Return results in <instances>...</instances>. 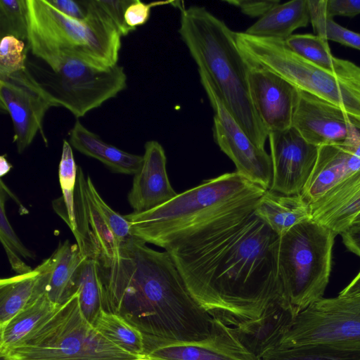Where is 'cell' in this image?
I'll use <instances>...</instances> for the list:
<instances>
[{
    "instance_id": "cell-2",
    "label": "cell",
    "mask_w": 360,
    "mask_h": 360,
    "mask_svg": "<svg viewBox=\"0 0 360 360\" xmlns=\"http://www.w3.org/2000/svg\"><path fill=\"white\" fill-rule=\"evenodd\" d=\"M134 237L115 255L97 258L103 309L137 328L145 339H208L214 319L195 301L167 251Z\"/></svg>"
},
{
    "instance_id": "cell-20",
    "label": "cell",
    "mask_w": 360,
    "mask_h": 360,
    "mask_svg": "<svg viewBox=\"0 0 360 360\" xmlns=\"http://www.w3.org/2000/svg\"><path fill=\"white\" fill-rule=\"evenodd\" d=\"M360 169V141L319 147L314 170L301 195L310 205Z\"/></svg>"
},
{
    "instance_id": "cell-8",
    "label": "cell",
    "mask_w": 360,
    "mask_h": 360,
    "mask_svg": "<svg viewBox=\"0 0 360 360\" xmlns=\"http://www.w3.org/2000/svg\"><path fill=\"white\" fill-rule=\"evenodd\" d=\"M335 237L330 229L310 219L278 238V274L297 314L323 298L331 272Z\"/></svg>"
},
{
    "instance_id": "cell-11",
    "label": "cell",
    "mask_w": 360,
    "mask_h": 360,
    "mask_svg": "<svg viewBox=\"0 0 360 360\" xmlns=\"http://www.w3.org/2000/svg\"><path fill=\"white\" fill-rule=\"evenodd\" d=\"M75 202V237L82 255L96 259L115 255L120 246L117 240L129 234V223L104 201L90 176L85 177L78 166Z\"/></svg>"
},
{
    "instance_id": "cell-38",
    "label": "cell",
    "mask_w": 360,
    "mask_h": 360,
    "mask_svg": "<svg viewBox=\"0 0 360 360\" xmlns=\"http://www.w3.org/2000/svg\"><path fill=\"white\" fill-rule=\"evenodd\" d=\"M174 2L167 1L145 4L139 0H133L132 3L126 9L124 13L125 22L129 27L136 30V27L142 25L148 21L153 7L173 4Z\"/></svg>"
},
{
    "instance_id": "cell-40",
    "label": "cell",
    "mask_w": 360,
    "mask_h": 360,
    "mask_svg": "<svg viewBox=\"0 0 360 360\" xmlns=\"http://www.w3.org/2000/svg\"><path fill=\"white\" fill-rule=\"evenodd\" d=\"M224 2L240 8L241 11L250 17H262L271 8L280 4L279 0H227Z\"/></svg>"
},
{
    "instance_id": "cell-26",
    "label": "cell",
    "mask_w": 360,
    "mask_h": 360,
    "mask_svg": "<svg viewBox=\"0 0 360 360\" xmlns=\"http://www.w3.org/2000/svg\"><path fill=\"white\" fill-rule=\"evenodd\" d=\"M60 305L43 292L0 327V353L19 345L30 333L51 316Z\"/></svg>"
},
{
    "instance_id": "cell-6",
    "label": "cell",
    "mask_w": 360,
    "mask_h": 360,
    "mask_svg": "<svg viewBox=\"0 0 360 360\" xmlns=\"http://www.w3.org/2000/svg\"><path fill=\"white\" fill-rule=\"evenodd\" d=\"M238 48L252 65L278 75L297 89L360 116V67L345 60L328 70L301 57L285 41L236 32Z\"/></svg>"
},
{
    "instance_id": "cell-29",
    "label": "cell",
    "mask_w": 360,
    "mask_h": 360,
    "mask_svg": "<svg viewBox=\"0 0 360 360\" xmlns=\"http://www.w3.org/2000/svg\"><path fill=\"white\" fill-rule=\"evenodd\" d=\"M58 176L62 191L63 204H53V208L65 221L73 235L77 233V221L75 214V195L77 178V166L76 165L72 146L69 141L63 140L62 154L58 166Z\"/></svg>"
},
{
    "instance_id": "cell-14",
    "label": "cell",
    "mask_w": 360,
    "mask_h": 360,
    "mask_svg": "<svg viewBox=\"0 0 360 360\" xmlns=\"http://www.w3.org/2000/svg\"><path fill=\"white\" fill-rule=\"evenodd\" d=\"M292 127L317 147L360 141L359 115L300 90Z\"/></svg>"
},
{
    "instance_id": "cell-12",
    "label": "cell",
    "mask_w": 360,
    "mask_h": 360,
    "mask_svg": "<svg viewBox=\"0 0 360 360\" xmlns=\"http://www.w3.org/2000/svg\"><path fill=\"white\" fill-rule=\"evenodd\" d=\"M201 84L214 110V138L220 149L233 162L236 172L265 190L271 185L270 155L255 145L240 127L224 102L208 74L198 69Z\"/></svg>"
},
{
    "instance_id": "cell-19",
    "label": "cell",
    "mask_w": 360,
    "mask_h": 360,
    "mask_svg": "<svg viewBox=\"0 0 360 360\" xmlns=\"http://www.w3.org/2000/svg\"><path fill=\"white\" fill-rule=\"evenodd\" d=\"M297 315L287 297L268 305L261 316L233 328L244 347L259 359L277 348Z\"/></svg>"
},
{
    "instance_id": "cell-43",
    "label": "cell",
    "mask_w": 360,
    "mask_h": 360,
    "mask_svg": "<svg viewBox=\"0 0 360 360\" xmlns=\"http://www.w3.org/2000/svg\"><path fill=\"white\" fill-rule=\"evenodd\" d=\"M11 269L18 274H23L32 271L33 269L31 266L23 262L20 256L17 254L8 250H5Z\"/></svg>"
},
{
    "instance_id": "cell-42",
    "label": "cell",
    "mask_w": 360,
    "mask_h": 360,
    "mask_svg": "<svg viewBox=\"0 0 360 360\" xmlns=\"http://www.w3.org/2000/svg\"><path fill=\"white\" fill-rule=\"evenodd\" d=\"M340 235L345 247L360 257V224L349 226Z\"/></svg>"
},
{
    "instance_id": "cell-28",
    "label": "cell",
    "mask_w": 360,
    "mask_h": 360,
    "mask_svg": "<svg viewBox=\"0 0 360 360\" xmlns=\"http://www.w3.org/2000/svg\"><path fill=\"white\" fill-rule=\"evenodd\" d=\"M93 325L106 339L122 349L139 356H146L143 333L122 316L102 309Z\"/></svg>"
},
{
    "instance_id": "cell-30",
    "label": "cell",
    "mask_w": 360,
    "mask_h": 360,
    "mask_svg": "<svg viewBox=\"0 0 360 360\" xmlns=\"http://www.w3.org/2000/svg\"><path fill=\"white\" fill-rule=\"evenodd\" d=\"M77 293L81 311L93 324L103 309L98 264L96 258L86 257L83 261L77 277Z\"/></svg>"
},
{
    "instance_id": "cell-18",
    "label": "cell",
    "mask_w": 360,
    "mask_h": 360,
    "mask_svg": "<svg viewBox=\"0 0 360 360\" xmlns=\"http://www.w3.org/2000/svg\"><path fill=\"white\" fill-rule=\"evenodd\" d=\"M166 162L162 145L153 140L147 141L141 165L134 174L127 195L133 212L141 213L153 210L177 195L169 181Z\"/></svg>"
},
{
    "instance_id": "cell-25",
    "label": "cell",
    "mask_w": 360,
    "mask_h": 360,
    "mask_svg": "<svg viewBox=\"0 0 360 360\" xmlns=\"http://www.w3.org/2000/svg\"><path fill=\"white\" fill-rule=\"evenodd\" d=\"M309 21L308 0H293L274 6L245 32L285 41L295 30L307 26Z\"/></svg>"
},
{
    "instance_id": "cell-37",
    "label": "cell",
    "mask_w": 360,
    "mask_h": 360,
    "mask_svg": "<svg viewBox=\"0 0 360 360\" xmlns=\"http://www.w3.org/2000/svg\"><path fill=\"white\" fill-rule=\"evenodd\" d=\"M98 6L110 18L121 37L127 36L135 30L129 27L124 20L127 8L133 0H96Z\"/></svg>"
},
{
    "instance_id": "cell-24",
    "label": "cell",
    "mask_w": 360,
    "mask_h": 360,
    "mask_svg": "<svg viewBox=\"0 0 360 360\" xmlns=\"http://www.w3.org/2000/svg\"><path fill=\"white\" fill-rule=\"evenodd\" d=\"M254 212L279 236L311 219L309 206L300 194L285 195L269 189L262 196Z\"/></svg>"
},
{
    "instance_id": "cell-27",
    "label": "cell",
    "mask_w": 360,
    "mask_h": 360,
    "mask_svg": "<svg viewBox=\"0 0 360 360\" xmlns=\"http://www.w3.org/2000/svg\"><path fill=\"white\" fill-rule=\"evenodd\" d=\"M261 360H360V347L319 343L291 347H277Z\"/></svg>"
},
{
    "instance_id": "cell-33",
    "label": "cell",
    "mask_w": 360,
    "mask_h": 360,
    "mask_svg": "<svg viewBox=\"0 0 360 360\" xmlns=\"http://www.w3.org/2000/svg\"><path fill=\"white\" fill-rule=\"evenodd\" d=\"M0 34L27 41L26 0H0Z\"/></svg>"
},
{
    "instance_id": "cell-10",
    "label": "cell",
    "mask_w": 360,
    "mask_h": 360,
    "mask_svg": "<svg viewBox=\"0 0 360 360\" xmlns=\"http://www.w3.org/2000/svg\"><path fill=\"white\" fill-rule=\"evenodd\" d=\"M319 343L360 347V295L321 298L300 311L278 347Z\"/></svg>"
},
{
    "instance_id": "cell-35",
    "label": "cell",
    "mask_w": 360,
    "mask_h": 360,
    "mask_svg": "<svg viewBox=\"0 0 360 360\" xmlns=\"http://www.w3.org/2000/svg\"><path fill=\"white\" fill-rule=\"evenodd\" d=\"M360 212V188L318 223L330 229L336 236L351 226Z\"/></svg>"
},
{
    "instance_id": "cell-48",
    "label": "cell",
    "mask_w": 360,
    "mask_h": 360,
    "mask_svg": "<svg viewBox=\"0 0 360 360\" xmlns=\"http://www.w3.org/2000/svg\"><path fill=\"white\" fill-rule=\"evenodd\" d=\"M134 360H150L147 356H144Z\"/></svg>"
},
{
    "instance_id": "cell-16",
    "label": "cell",
    "mask_w": 360,
    "mask_h": 360,
    "mask_svg": "<svg viewBox=\"0 0 360 360\" xmlns=\"http://www.w3.org/2000/svg\"><path fill=\"white\" fill-rule=\"evenodd\" d=\"M145 355L150 360H261L244 347L233 327L216 319L212 333L205 340L179 342L151 338L145 339Z\"/></svg>"
},
{
    "instance_id": "cell-34",
    "label": "cell",
    "mask_w": 360,
    "mask_h": 360,
    "mask_svg": "<svg viewBox=\"0 0 360 360\" xmlns=\"http://www.w3.org/2000/svg\"><path fill=\"white\" fill-rule=\"evenodd\" d=\"M27 43L13 36L1 37L0 44V76L25 69L28 56Z\"/></svg>"
},
{
    "instance_id": "cell-31",
    "label": "cell",
    "mask_w": 360,
    "mask_h": 360,
    "mask_svg": "<svg viewBox=\"0 0 360 360\" xmlns=\"http://www.w3.org/2000/svg\"><path fill=\"white\" fill-rule=\"evenodd\" d=\"M325 0H308L310 22L315 35L360 51V33L338 24L326 13Z\"/></svg>"
},
{
    "instance_id": "cell-36",
    "label": "cell",
    "mask_w": 360,
    "mask_h": 360,
    "mask_svg": "<svg viewBox=\"0 0 360 360\" xmlns=\"http://www.w3.org/2000/svg\"><path fill=\"white\" fill-rule=\"evenodd\" d=\"M6 185L1 179L0 188V240L4 250H8L25 259H35L34 253L28 250L20 241L12 228L6 212Z\"/></svg>"
},
{
    "instance_id": "cell-47",
    "label": "cell",
    "mask_w": 360,
    "mask_h": 360,
    "mask_svg": "<svg viewBox=\"0 0 360 360\" xmlns=\"http://www.w3.org/2000/svg\"><path fill=\"white\" fill-rule=\"evenodd\" d=\"M0 360H10L6 355L0 353Z\"/></svg>"
},
{
    "instance_id": "cell-23",
    "label": "cell",
    "mask_w": 360,
    "mask_h": 360,
    "mask_svg": "<svg viewBox=\"0 0 360 360\" xmlns=\"http://www.w3.org/2000/svg\"><path fill=\"white\" fill-rule=\"evenodd\" d=\"M68 134L72 147L88 157L99 160L113 172L134 175L141 165L143 155L127 153L105 143L79 120L76 121Z\"/></svg>"
},
{
    "instance_id": "cell-44",
    "label": "cell",
    "mask_w": 360,
    "mask_h": 360,
    "mask_svg": "<svg viewBox=\"0 0 360 360\" xmlns=\"http://www.w3.org/2000/svg\"><path fill=\"white\" fill-rule=\"evenodd\" d=\"M339 295L340 296H356L360 295V271L353 278V280L342 290Z\"/></svg>"
},
{
    "instance_id": "cell-13",
    "label": "cell",
    "mask_w": 360,
    "mask_h": 360,
    "mask_svg": "<svg viewBox=\"0 0 360 360\" xmlns=\"http://www.w3.org/2000/svg\"><path fill=\"white\" fill-rule=\"evenodd\" d=\"M0 107L11 116L18 153L32 143L38 131L47 144L43 121L47 110L55 105L26 69L0 76Z\"/></svg>"
},
{
    "instance_id": "cell-21",
    "label": "cell",
    "mask_w": 360,
    "mask_h": 360,
    "mask_svg": "<svg viewBox=\"0 0 360 360\" xmlns=\"http://www.w3.org/2000/svg\"><path fill=\"white\" fill-rule=\"evenodd\" d=\"M86 257L77 244L68 240L60 242L56 250L46 258L49 280L46 294L53 303L61 305L77 292V277Z\"/></svg>"
},
{
    "instance_id": "cell-32",
    "label": "cell",
    "mask_w": 360,
    "mask_h": 360,
    "mask_svg": "<svg viewBox=\"0 0 360 360\" xmlns=\"http://www.w3.org/2000/svg\"><path fill=\"white\" fill-rule=\"evenodd\" d=\"M285 43L301 57L328 70H336L345 61V59L334 57L328 41L315 34H292Z\"/></svg>"
},
{
    "instance_id": "cell-7",
    "label": "cell",
    "mask_w": 360,
    "mask_h": 360,
    "mask_svg": "<svg viewBox=\"0 0 360 360\" xmlns=\"http://www.w3.org/2000/svg\"><path fill=\"white\" fill-rule=\"evenodd\" d=\"M10 360H134L84 316L75 293L19 345L1 353Z\"/></svg>"
},
{
    "instance_id": "cell-1",
    "label": "cell",
    "mask_w": 360,
    "mask_h": 360,
    "mask_svg": "<svg viewBox=\"0 0 360 360\" xmlns=\"http://www.w3.org/2000/svg\"><path fill=\"white\" fill-rule=\"evenodd\" d=\"M254 210L215 220L165 250L195 301L229 326L257 319L288 297L277 270L279 236Z\"/></svg>"
},
{
    "instance_id": "cell-46",
    "label": "cell",
    "mask_w": 360,
    "mask_h": 360,
    "mask_svg": "<svg viewBox=\"0 0 360 360\" xmlns=\"http://www.w3.org/2000/svg\"><path fill=\"white\" fill-rule=\"evenodd\" d=\"M360 224V212L355 217L352 222V225H358Z\"/></svg>"
},
{
    "instance_id": "cell-5",
    "label": "cell",
    "mask_w": 360,
    "mask_h": 360,
    "mask_svg": "<svg viewBox=\"0 0 360 360\" xmlns=\"http://www.w3.org/2000/svg\"><path fill=\"white\" fill-rule=\"evenodd\" d=\"M90 5L89 18L79 20L48 0H26L29 53L44 62L66 55L101 69L117 65L122 37L96 1Z\"/></svg>"
},
{
    "instance_id": "cell-45",
    "label": "cell",
    "mask_w": 360,
    "mask_h": 360,
    "mask_svg": "<svg viewBox=\"0 0 360 360\" xmlns=\"http://www.w3.org/2000/svg\"><path fill=\"white\" fill-rule=\"evenodd\" d=\"M12 168V165L8 161L6 154H4L0 157V176L3 177Z\"/></svg>"
},
{
    "instance_id": "cell-41",
    "label": "cell",
    "mask_w": 360,
    "mask_h": 360,
    "mask_svg": "<svg viewBox=\"0 0 360 360\" xmlns=\"http://www.w3.org/2000/svg\"><path fill=\"white\" fill-rule=\"evenodd\" d=\"M326 13L335 16L354 17L360 14V0H325Z\"/></svg>"
},
{
    "instance_id": "cell-4",
    "label": "cell",
    "mask_w": 360,
    "mask_h": 360,
    "mask_svg": "<svg viewBox=\"0 0 360 360\" xmlns=\"http://www.w3.org/2000/svg\"><path fill=\"white\" fill-rule=\"evenodd\" d=\"M266 191L236 172L225 173L177 194L156 208L132 212L124 217L133 236L166 250L215 220L255 208Z\"/></svg>"
},
{
    "instance_id": "cell-3",
    "label": "cell",
    "mask_w": 360,
    "mask_h": 360,
    "mask_svg": "<svg viewBox=\"0 0 360 360\" xmlns=\"http://www.w3.org/2000/svg\"><path fill=\"white\" fill-rule=\"evenodd\" d=\"M179 33L198 69L210 77L240 127L255 145L264 148L268 132L249 88L252 65L238 48L236 32L204 7L192 6L181 8Z\"/></svg>"
},
{
    "instance_id": "cell-15",
    "label": "cell",
    "mask_w": 360,
    "mask_h": 360,
    "mask_svg": "<svg viewBox=\"0 0 360 360\" xmlns=\"http://www.w3.org/2000/svg\"><path fill=\"white\" fill-rule=\"evenodd\" d=\"M273 176L269 190L301 194L315 167L319 147L307 142L294 128L268 134Z\"/></svg>"
},
{
    "instance_id": "cell-22",
    "label": "cell",
    "mask_w": 360,
    "mask_h": 360,
    "mask_svg": "<svg viewBox=\"0 0 360 360\" xmlns=\"http://www.w3.org/2000/svg\"><path fill=\"white\" fill-rule=\"evenodd\" d=\"M49 280L46 259L32 271L0 281V327L4 326L39 295Z\"/></svg>"
},
{
    "instance_id": "cell-17",
    "label": "cell",
    "mask_w": 360,
    "mask_h": 360,
    "mask_svg": "<svg viewBox=\"0 0 360 360\" xmlns=\"http://www.w3.org/2000/svg\"><path fill=\"white\" fill-rule=\"evenodd\" d=\"M248 82L252 102L268 134L292 127L300 90L271 71L252 65Z\"/></svg>"
},
{
    "instance_id": "cell-39",
    "label": "cell",
    "mask_w": 360,
    "mask_h": 360,
    "mask_svg": "<svg viewBox=\"0 0 360 360\" xmlns=\"http://www.w3.org/2000/svg\"><path fill=\"white\" fill-rule=\"evenodd\" d=\"M63 13L79 20L87 19L91 13L90 0H48Z\"/></svg>"
},
{
    "instance_id": "cell-9",
    "label": "cell",
    "mask_w": 360,
    "mask_h": 360,
    "mask_svg": "<svg viewBox=\"0 0 360 360\" xmlns=\"http://www.w3.org/2000/svg\"><path fill=\"white\" fill-rule=\"evenodd\" d=\"M25 69L55 107L68 109L76 118L100 107L127 87V75L118 64L101 69L66 55L45 62L27 56Z\"/></svg>"
}]
</instances>
